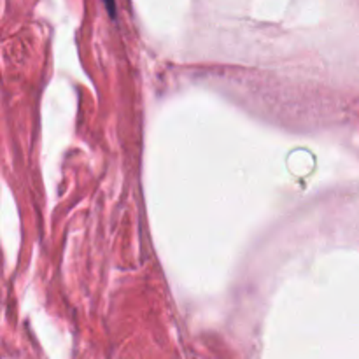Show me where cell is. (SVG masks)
<instances>
[{
    "label": "cell",
    "instance_id": "6da1fadb",
    "mask_svg": "<svg viewBox=\"0 0 359 359\" xmlns=\"http://www.w3.org/2000/svg\"><path fill=\"white\" fill-rule=\"evenodd\" d=\"M104 2H105V6H107L109 13H111V14H114V11H116V6H114V0H104Z\"/></svg>",
    "mask_w": 359,
    "mask_h": 359
}]
</instances>
